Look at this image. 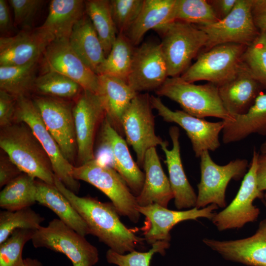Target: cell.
I'll use <instances>...</instances> for the list:
<instances>
[{"label":"cell","instance_id":"1","mask_svg":"<svg viewBox=\"0 0 266 266\" xmlns=\"http://www.w3.org/2000/svg\"><path fill=\"white\" fill-rule=\"evenodd\" d=\"M54 185L82 218L90 234L98 237L109 249L124 254L135 250L145 241L121 222L111 202H103L91 197L78 196L55 175Z\"/></svg>","mask_w":266,"mask_h":266},{"label":"cell","instance_id":"2","mask_svg":"<svg viewBox=\"0 0 266 266\" xmlns=\"http://www.w3.org/2000/svg\"><path fill=\"white\" fill-rule=\"evenodd\" d=\"M0 147L22 172L54 185L50 160L27 124L14 122L0 128Z\"/></svg>","mask_w":266,"mask_h":266},{"label":"cell","instance_id":"3","mask_svg":"<svg viewBox=\"0 0 266 266\" xmlns=\"http://www.w3.org/2000/svg\"><path fill=\"white\" fill-rule=\"evenodd\" d=\"M155 92L176 102L183 111L193 116L202 119L213 117L223 121L233 119L224 107L218 86L212 83L196 85L180 76L168 77Z\"/></svg>","mask_w":266,"mask_h":266},{"label":"cell","instance_id":"4","mask_svg":"<svg viewBox=\"0 0 266 266\" xmlns=\"http://www.w3.org/2000/svg\"><path fill=\"white\" fill-rule=\"evenodd\" d=\"M156 31L162 35L168 77L180 76L207 42L206 34L198 26L182 21H174Z\"/></svg>","mask_w":266,"mask_h":266},{"label":"cell","instance_id":"5","mask_svg":"<svg viewBox=\"0 0 266 266\" xmlns=\"http://www.w3.org/2000/svg\"><path fill=\"white\" fill-rule=\"evenodd\" d=\"M72 175L77 180L86 182L104 193L120 215L137 223L140 214L137 210L136 197L120 174L110 166L94 159L74 166Z\"/></svg>","mask_w":266,"mask_h":266},{"label":"cell","instance_id":"6","mask_svg":"<svg viewBox=\"0 0 266 266\" xmlns=\"http://www.w3.org/2000/svg\"><path fill=\"white\" fill-rule=\"evenodd\" d=\"M246 47L226 43L202 52L180 76L188 82L204 80L219 86L232 79L242 67Z\"/></svg>","mask_w":266,"mask_h":266},{"label":"cell","instance_id":"7","mask_svg":"<svg viewBox=\"0 0 266 266\" xmlns=\"http://www.w3.org/2000/svg\"><path fill=\"white\" fill-rule=\"evenodd\" d=\"M35 248H46L65 255L72 266H94L99 261L97 247L59 219L35 230L31 240Z\"/></svg>","mask_w":266,"mask_h":266},{"label":"cell","instance_id":"8","mask_svg":"<svg viewBox=\"0 0 266 266\" xmlns=\"http://www.w3.org/2000/svg\"><path fill=\"white\" fill-rule=\"evenodd\" d=\"M21 122L25 123L30 127L40 142L50 160L55 175L66 187L77 194L80 185L78 180L72 175L74 166L63 156L30 97L22 96L17 98L14 122Z\"/></svg>","mask_w":266,"mask_h":266},{"label":"cell","instance_id":"9","mask_svg":"<svg viewBox=\"0 0 266 266\" xmlns=\"http://www.w3.org/2000/svg\"><path fill=\"white\" fill-rule=\"evenodd\" d=\"M200 180L198 184L196 207L202 208L214 204L225 208L226 190L230 181L238 180L246 174L248 161L236 159L220 166L211 159L209 151L203 152L200 156Z\"/></svg>","mask_w":266,"mask_h":266},{"label":"cell","instance_id":"10","mask_svg":"<svg viewBox=\"0 0 266 266\" xmlns=\"http://www.w3.org/2000/svg\"><path fill=\"white\" fill-rule=\"evenodd\" d=\"M150 96L138 93L125 111L122 119L124 135L135 152L137 164L142 167L148 150L161 145L163 139L155 131V116Z\"/></svg>","mask_w":266,"mask_h":266},{"label":"cell","instance_id":"11","mask_svg":"<svg viewBox=\"0 0 266 266\" xmlns=\"http://www.w3.org/2000/svg\"><path fill=\"white\" fill-rule=\"evenodd\" d=\"M32 99L63 156L73 164L77 156L74 101L38 95H34Z\"/></svg>","mask_w":266,"mask_h":266},{"label":"cell","instance_id":"12","mask_svg":"<svg viewBox=\"0 0 266 266\" xmlns=\"http://www.w3.org/2000/svg\"><path fill=\"white\" fill-rule=\"evenodd\" d=\"M259 154L254 150L247 172L232 201L223 210L216 213L211 220L219 231L238 229L246 224L256 221L260 211L253 204L256 199H263L264 193L258 188L256 170Z\"/></svg>","mask_w":266,"mask_h":266},{"label":"cell","instance_id":"13","mask_svg":"<svg viewBox=\"0 0 266 266\" xmlns=\"http://www.w3.org/2000/svg\"><path fill=\"white\" fill-rule=\"evenodd\" d=\"M199 27L207 36L202 52L226 43L247 46L260 32L253 19L252 0H237L233 9L225 17L213 24Z\"/></svg>","mask_w":266,"mask_h":266},{"label":"cell","instance_id":"14","mask_svg":"<svg viewBox=\"0 0 266 266\" xmlns=\"http://www.w3.org/2000/svg\"><path fill=\"white\" fill-rule=\"evenodd\" d=\"M73 114L77 166H79L95 159L94 151L95 137L106 117V113L100 96L83 90L74 100Z\"/></svg>","mask_w":266,"mask_h":266},{"label":"cell","instance_id":"15","mask_svg":"<svg viewBox=\"0 0 266 266\" xmlns=\"http://www.w3.org/2000/svg\"><path fill=\"white\" fill-rule=\"evenodd\" d=\"M150 100L153 108L165 121L176 123L185 131L196 157L200 158L203 152L214 151L219 147V134L224 128L223 120L208 122L183 110L173 111L164 104L159 97L151 95Z\"/></svg>","mask_w":266,"mask_h":266},{"label":"cell","instance_id":"16","mask_svg":"<svg viewBox=\"0 0 266 266\" xmlns=\"http://www.w3.org/2000/svg\"><path fill=\"white\" fill-rule=\"evenodd\" d=\"M214 204L202 208L196 207L186 210H172L157 204L144 206L137 205V210L145 217L143 230L144 239L152 245L159 241H170V231L180 222L187 220H197L205 218L211 220L218 208Z\"/></svg>","mask_w":266,"mask_h":266},{"label":"cell","instance_id":"17","mask_svg":"<svg viewBox=\"0 0 266 266\" xmlns=\"http://www.w3.org/2000/svg\"><path fill=\"white\" fill-rule=\"evenodd\" d=\"M42 57L46 71L61 73L77 83L83 90L99 94V75L75 53L68 39L53 40Z\"/></svg>","mask_w":266,"mask_h":266},{"label":"cell","instance_id":"18","mask_svg":"<svg viewBox=\"0 0 266 266\" xmlns=\"http://www.w3.org/2000/svg\"><path fill=\"white\" fill-rule=\"evenodd\" d=\"M168 77L160 43L147 42L135 48L127 80L135 92L156 91Z\"/></svg>","mask_w":266,"mask_h":266},{"label":"cell","instance_id":"19","mask_svg":"<svg viewBox=\"0 0 266 266\" xmlns=\"http://www.w3.org/2000/svg\"><path fill=\"white\" fill-rule=\"evenodd\" d=\"M100 147L109 153L110 166L123 177L135 196L142 189L145 174L133 160L127 142L112 126L105 117L100 128Z\"/></svg>","mask_w":266,"mask_h":266},{"label":"cell","instance_id":"20","mask_svg":"<svg viewBox=\"0 0 266 266\" xmlns=\"http://www.w3.org/2000/svg\"><path fill=\"white\" fill-rule=\"evenodd\" d=\"M53 40L39 27L0 36V66H20L38 62Z\"/></svg>","mask_w":266,"mask_h":266},{"label":"cell","instance_id":"21","mask_svg":"<svg viewBox=\"0 0 266 266\" xmlns=\"http://www.w3.org/2000/svg\"><path fill=\"white\" fill-rule=\"evenodd\" d=\"M202 241L227 260L248 266H266V218L248 237L223 241L204 238Z\"/></svg>","mask_w":266,"mask_h":266},{"label":"cell","instance_id":"22","mask_svg":"<svg viewBox=\"0 0 266 266\" xmlns=\"http://www.w3.org/2000/svg\"><path fill=\"white\" fill-rule=\"evenodd\" d=\"M172 147L167 148V142L164 141L160 145L166 156L169 174V181L173 194L174 204L178 209L192 208L196 205L197 195L186 175L180 155L179 130L176 126L169 129Z\"/></svg>","mask_w":266,"mask_h":266},{"label":"cell","instance_id":"23","mask_svg":"<svg viewBox=\"0 0 266 266\" xmlns=\"http://www.w3.org/2000/svg\"><path fill=\"white\" fill-rule=\"evenodd\" d=\"M145 174L144 184L136 197L138 206L157 204L167 207L174 199L169 179L164 172L156 147L148 150L142 166Z\"/></svg>","mask_w":266,"mask_h":266},{"label":"cell","instance_id":"24","mask_svg":"<svg viewBox=\"0 0 266 266\" xmlns=\"http://www.w3.org/2000/svg\"><path fill=\"white\" fill-rule=\"evenodd\" d=\"M261 86L243 65L232 79L218 86L225 109L232 116L246 113L261 92Z\"/></svg>","mask_w":266,"mask_h":266},{"label":"cell","instance_id":"25","mask_svg":"<svg viewBox=\"0 0 266 266\" xmlns=\"http://www.w3.org/2000/svg\"><path fill=\"white\" fill-rule=\"evenodd\" d=\"M100 96L106 117L115 130L124 135L122 125L123 115L133 99L138 93L127 81L116 77L99 75Z\"/></svg>","mask_w":266,"mask_h":266},{"label":"cell","instance_id":"26","mask_svg":"<svg viewBox=\"0 0 266 266\" xmlns=\"http://www.w3.org/2000/svg\"><path fill=\"white\" fill-rule=\"evenodd\" d=\"M232 117L223 121L224 143L240 141L253 133L266 135V94L261 92L246 113Z\"/></svg>","mask_w":266,"mask_h":266},{"label":"cell","instance_id":"27","mask_svg":"<svg viewBox=\"0 0 266 266\" xmlns=\"http://www.w3.org/2000/svg\"><path fill=\"white\" fill-rule=\"evenodd\" d=\"M176 0H144L141 10L125 34L134 46L150 30H156L175 21Z\"/></svg>","mask_w":266,"mask_h":266},{"label":"cell","instance_id":"28","mask_svg":"<svg viewBox=\"0 0 266 266\" xmlns=\"http://www.w3.org/2000/svg\"><path fill=\"white\" fill-rule=\"evenodd\" d=\"M85 14L84 0H52L46 19L39 28L53 40L68 39L74 25Z\"/></svg>","mask_w":266,"mask_h":266},{"label":"cell","instance_id":"29","mask_svg":"<svg viewBox=\"0 0 266 266\" xmlns=\"http://www.w3.org/2000/svg\"><path fill=\"white\" fill-rule=\"evenodd\" d=\"M68 42L75 53L96 73L105 55L97 32L86 13L74 25Z\"/></svg>","mask_w":266,"mask_h":266},{"label":"cell","instance_id":"30","mask_svg":"<svg viewBox=\"0 0 266 266\" xmlns=\"http://www.w3.org/2000/svg\"><path fill=\"white\" fill-rule=\"evenodd\" d=\"M36 200L53 211L59 219L81 235L90 234L82 218L55 185L37 179Z\"/></svg>","mask_w":266,"mask_h":266},{"label":"cell","instance_id":"31","mask_svg":"<svg viewBox=\"0 0 266 266\" xmlns=\"http://www.w3.org/2000/svg\"><path fill=\"white\" fill-rule=\"evenodd\" d=\"M37 180L22 173L4 186L0 193V207L15 211L31 207L36 202Z\"/></svg>","mask_w":266,"mask_h":266},{"label":"cell","instance_id":"32","mask_svg":"<svg viewBox=\"0 0 266 266\" xmlns=\"http://www.w3.org/2000/svg\"><path fill=\"white\" fill-rule=\"evenodd\" d=\"M85 10L97 32L106 58L118 35L112 18L110 0H85Z\"/></svg>","mask_w":266,"mask_h":266},{"label":"cell","instance_id":"33","mask_svg":"<svg viewBox=\"0 0 266 266\" xmlns=\"http://www.w3.org/2000/svg\"><path fill=\"white\" fill-rule=\"evenodd\" d=\"M134 49L124 33H118L109 54L98 67L97 74L110 75L127 81Z\"/></svg>","mask_w":266,"mask_h":266},{"label":"cell","instance_id":"34","mask_svg":"<svg viewBox=\"0 0 266 266\" xmlns=\"http://www.w3.org/2000/svg\"><path fill=\"white\" fill-rule=\"evenodd\" d=\"M38 62L20 66H0V90L17 98L33 93Z\"/></svg>","mask_w":266,"mask_h":266},{"label":"cell","instance_id":"35","mask_svg":"<svg viewBox=\"0 0 266 266\" xmlns=\"http://www.w3.org/2000/svg\"><path fill=\"white\" fill-rule=\"evenodd\" d=\"M83 90L79 84L69 78L55 71H47L36 78L33 93L74 100Z\"/></svg>","mask_w":266,"mask_h":266},{"label":"cell","instance_id":"36","mask_svg":"<svg viewBox=\"0 0 266 266\" xmlns=\"http://www.w3.org/2000/svg\"><path fill=\"white\" fill-rule=\"evenodd\" d=\"M174 19L199 26H208L220 20L206 0H176Z\"/></svg>","mask_w":266,"mask_h":266},{"label":"cell","instance_id":"37","mask_svg":"<svg viewBox=\"0 0 266 266\" xmlns=\"http://www.w3.org/2000/svg\"><path fill=\"white\" fill-rule=\"evenodd\" d=\"M44 218L31 207L15 211L3 210L0 212V244L17 229L35 231L41 226Z\"/></svg>","mask_w":266,"mask_h":266},{"label":"cell","instance_id":"38","mask_svg":"<svg viewBox=\"0 0 266 266\" xmlns=\"http://www.w3.org/2000/svg\"><path fill=\"white\" fill-rule=\"evenodd\" d=\"M243 63L260 85L266 88V32H260L246 47Z\"/></svg>","mask_w":266,"mask_h":266},{"label":"cell","instance_id":"39","mask_svg":"<svg viewBox=\"0 0 266 266\" xmlns=\"http://www.w3.org/2000/svg\"><path fill=\"white\" fill-rule=\"evenodd\" d=\"M30 229H17L0 244V266H21L24 245L31 240L34 233Z\"/></svg>","mask_w":266,"mask_h":266},{"label":"cell","instance_id":"40","mask_svg":"<svg viewBox=\"0 0 266 266\" xmlns=\"http://www.w3.org/2000/svg\"><path fill=\"white\" fill-rule=\"evenodd\" d=\"M169 246V241H159L153 244L147 252L134 250L126 254H121L109 249L106 259L108 263L117 266H150L153 255L156 253L164 255Z\"/></svg>","mask_w":266,"mask_h":266},{"label":"cell","instance_id":"41","mask_svg":"<svg viewBox=\"0 0 266 266\" xmlns=\"http://www.w3.org/2000/svg\"><path fill=\"white\" fill-rule=\"evenodd\" d=\"M110 2L118 34H125L137 18L144 0H111Z\"/></svg>","mask_w":266,"mask_h":266},{"label":"cell","instance_id":"42","mask_svg":"<svg viewBox=\"0 0 266 266\" xmlns=\"http://www.w3.org/2000/svg\"><path fill=\"white\" fill-rule=\"evenodd\" d=\"M12 8L14 26L21 30L33 29V25L37 12L44 2L42 0H9Z\"/></svg>","mask_w":266,"mask_h":266},{"label":"cell","instance_id":"43","mask_svg":"<svg viewBox=\"0 0 266 266\" xmlns=\"http://www.w3.org/2000/svg\"><path fill=\"white\" fill-rule=\"evenodd\" d=\"M17 97L0 90V127H7L14 123Z\"/></svg>","mask_w":266,"mask_h":266},{"label":"cell","instance_id":"44","mask_svg":"<svg viewBox=\"0 0 266 266\" xmlns=\"http://www.w3.org/2000/svg\"><path fill=\"white\" fill-rule=\"evenodd\" d=\"M23 172L9 157L1 154L0 157V187L5 186Z\"/></svg>","mask_w":266,"mask_h":266},{"label":"cell","instance_id":"45","mask_svg":"<svg viewBox=\"0 0 266 266\" xmlns=\"http://www.w3.org/2000/svg\"><path fill=\"white\" fill-rule=\"evenodd\" d=\"M252 14L260 32H266V0H252Z\"/></svg>","mask_w":266,"mask_h":266},{"label":"cell","instance_id":"46","mask_svg":"<svg viewBox=\"0 0 266 266\" xmlns=\"http://www.w3.org/2000/svg\"><path fill=\"white\" fill-rule=\"evenodd\" d=\"M8 1L0 0V31L2 36L11 32L14 26L9 12Z\"/></svg>","mask_w":266,"mask_h":266},{"label":"cell","instance_id":"47","mask_svg":"<svg viewBox=\"0 0 266 266\" xmlns=\"http://www.w3.org/2000/svg\"><path fill=\"white\" fill-rule=\"evenodd\" d=\"M237 0H208L220 19L227 16L233 9Z\"/></svg>","mask_w":266,"mask_h":266},{"label":"cell","instance_id":"48","mask_svg":"<svg viewBox=\"0 0 266 266\" xmlns=\"http://www.w3.org/2000/svg\"><path fill=\"white\" fill-rule=\"evenodd\" d=\"M256 177L260 191L262 192L266 191V154H259Z\"/></svg>","mask_w":266,"mask_h":266},{"label":"cell","instance_id":"49","mask_svg":"<svg viewBox=\"0 0 266 266\" xmlns=\"http://www.w3.org/2000/svg\"><path fill=\"white\" fill-rule=\"evenodd\" d=\"M42 263L37 259L28 258L24 259L21 266H42Z\"/></svg>","mask_w":266,"mask_h":266},{"label":"cell","instance_id":"50","mask_svg":"<svg viewBox=\"0 0 266 266\" xmlns=\"http://www.w3.org/2000/svg\"><path fill=\"white\" fill-rule=\"evenodd\" d=\"M260 151L261 154H266V140L262 144Z\"/></svg>","mask_w":266,"mask_h":266},{"label":"cell","instance_id":"51","mask_svg":"<svg viewBox=\"0 0 266 266\" xmlns=\"http://www.w3.org/2000/svg\"><path fill=\"white\" fill-rule=\"evenodd\" d=\"M263 199L265 200V206L266 207V192L265 193H264Z\"/></svg>","mask_w":266,"mask_h":266}]
</instances>
